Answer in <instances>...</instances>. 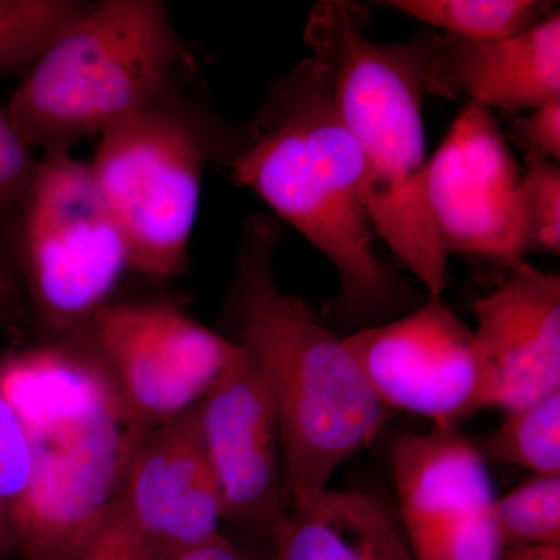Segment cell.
<instances>
[{
  "label": "cell",
  "mask_w": 560,
  "mask_h": 560,
  "mask_svg": "<svg viewBox=\"0 0 560 560\" xmlns=\"http://www.w3.org/2000/svg\"><path fill=\"white\" fill-rule=\"evenodd\" d=\"M246 132L226 164L232 179L334 265L340 291L331 311L350 320L400 311L411 291L375 254L363 161L335 106L326 68L311 57L276 80Z\"/></svg>",
  "instance_id": "cell-1"
},
{
  "label": "cell",
  "mask_w": 560,
  "mask_h": 560,
  "mask_svg": "<svg viewBox=\"0 0 560 560\" xmlns=\"http://www.w3.org/2000/svg\"><path fill=\"white\" fill-rule=\"evenodd\" d=\"M279 221L249 217L226 304L232 340L259 364L278 415L290 501L326 489L345 460L372 444L389 411L359 363L307 302L275 276Z\"/></svg>",
  "instance_id": "cell-2"
},
{
  "label": "cell",
  "mask_w": 560,
  "mask_h": 560,
  "mask_svg": "<svg viewBox=\"0 0 560 560\" xmlns=\"http://www.w3.org/2000/svg\"><path fill=\"white\" fill-rule=\"evenodd\" d=\"M370 13L349 0H324L305 25V44L329 73L335 106L364 167V208L372 230L422 283L429 298L448 287L425 205L423 98L438 33L408 43H375Z\"/></svg>",
  "instance_id": "cell-3"
},
{
  "label": "cell",
  "mask_w": 560,
  "mask_h": 560,
  "mask_svg": "<svg viewBox=\"0 0 560 560\" xmlns=\"http://www.w3.org/2000/svg\"><path fill=\"white\" fill-rule=\"evenodd\" d=\"M180 40L160 0H106L25 70L3 110L33 150L70 153L167 90Z\"/></svg>",
  "instance_id": "cell-4"
},
{
  "label": "cell",
  "mask_w": 560,
  "mask_h": 560,
  "mask_svg": "<svg viewBox=\"0 0 560 560\" xmlns=\"http://www.w3.org/2000/svg\"><path fill=\"white\" fill-rule=\"evenodd\" d=\"M246 140L248 132L179 105L167 90L103 132L91 171L127 242L131 270L171 278L186 268L206 164H228Z\"/></svg>",
  "instance_id": "cell-5"
},
{
  "label": "cell",
  "mask_w": 560,
  "mask_h": 560,
  "mask_svg": "<svg viewBox=\"0 0 560 560\" xmlns=\"http://www.w3.org/2000/svg\"><path fill=\"white\" fill-rule=\"evenodd\" d=\"M20 259L39 329L50 341L90 326L109 302L130 254L91 165L46 153L22 201Z\"/></svg>",
  "instance_id": "cell-6"
},
{
  "label": "cell",
  "mask_w": 560,
  "mask_h": 560,
  "mask_svg": "<svg viewBox=\"0 0 560 560\" xmlns=\"http://www.w3.org/2000/svg\"><path fill=\"white\" fill-rule=\"evenodd\" d=\"M145 429L110 418L31 434V486L11 522L21 560H73L119 499Z\"/></svg>",
  "instance_id": "cell-7"
},
{
  "label": "cell",
  "mask_w": 560,
  "mask_h": 560,
  "mask_svg": "<svg viewBox=\"0 0 560 560\" xmlns=\"http://www.w3.org/2000/svg\"><path fill=\"white\" fill-rule=\"evenodd\" d=\"M90 329L132 419L145 430L197 407L241 350L167 301L108 302Z\"/></svg>",
  "instance_id": "cell-8"
},
{
  "label": "cell",
  "mask_w": 560,
  "mask_h": 560,
  "mask_svg": "<svg viewBox=\"0 0 560 560\" xmlns=\"http://www.w3.org/2000/svg\"><path fill=\"white\" fill-rule=\"evenodd\" d=\"M523 172L493 119L469 102L427 161V212L445 256L463 254L506 268L522 249Z\"/></svg>",
  "instance_id": "cell-9"
},
{
  "label": "cell",
  "mask_w": 560,
  "mask_h": 560,
  "mask_svg": "<svg viewBox=\"0 0 560 560\" xmlns=\"http://www.w3.org/2000/svg\"><path fill=\"white\" fill-rule=\"evenodd\" d=\"M475 444L456 429L404 433L390 469L415 560H501L492 480Z\"/></svg>",
  "instance_id": "cell-10"
},
{
  "label": "cell",
  "mask_w": 560,
  "mask_h": 560,
  "mask_svg": "<svg viewBox=\"0 0 560 560\" xmlns=\"http://www.w3.org/2000/svg\"><path fill=\"white\" fill-rule=\"evenodd\" d=\"M386 410L415 412L433 429H456L478 411L480 360L474 330L442 298L404 318L342 338Z\"/></svg>",
  "instance_id": "cell-11"
},
{
  "label": "cell",
  "mask_w": 560,
  "mask_h": 560,
  "mask_svg": "<svg viewBox=\"0 0 560 560\" xmlns=\"http://www.w3.org/2000/svg\"><path fill=\"white\" fill-rule=\"evenodd\" d=\"M198 412L224 521L271 544L290 497L275 400L259 364L243 346L198 404Z\"/></svg>",
  "instance_id": "cell-12"
},
{
  "label": "cell",
  "mask_w": 560,
  "mask_h": 560,
  "mask_svg": "<svg viewBox=\"0 0 560 560\" xmlns=\"http://www.w3.org/2000/svg\"><path fill=\"white\" fill-rule=\"evenodd\" d=\"M474 313L478 411H517L560 389L559 276L518 261Z\"/></svg>",
  "instance_id": "cell-13"
},
{
  "label": "cell",
  "mask_w": 560,
  "mask_h": 560,
  "mask_svg": "<svg viewBox=\"0 0 560 560\" xmlns=\"http://www.w3.org/2000/svg\"><path fill=\"white\" fill-rule=\"evenodd\" d=\"M117 500L154 552L187 550L223 536V497L206 453L198 405L145 431Z\"/></svg>",
  "instance_id": "cell-14"
},
{
  "label": "cell",
  "mask_w": 560,
  "mask_h": 560,
  "mask_svg": "<svg viewBox=\"0 0 560 560\" xmlns=\"http://www.w3.org/2000/svg\"><path fill=\"white\" fill-rule=\"evenodd\" d=\"M427 94L469 95L486 108L517 114L560 101V14L501 39L440 36L427 73Z\"/></svg>",
  "instance_id": "cell-15"
},
{
  "label": "cell",
  "mask_w": 560,
  "mask_h": 560,
  "mask_svg": "<svg viewBox=\"0 0 560 560\" xmlns=\"http://www.w3.org/2000/svg\"><path fill=\"white\" fill-rule=\"evenodd\" d=\"M270 560H415L388 506L360 490L320 489L290 501Z\"/></svg>",
  "instance_id": "cell-16"
},
{
  "label": "cell",
  "mask_w": 560,
  "mask_h": 560,
  "mask_svg": "<svg viewBox=\"0 0 560 560\" xmlns=\"http://www.w3.org/2000/svg\"><path fill=\"white\" fill-rule=\"evenodd\" d=\"M383 5L466 39L510 38L555 11L551 2L539 0H389Z\"/></svg>",
  "instance_id": "cell-17"
},
{
  "label": "cell",
  "mask_w": 560,
  "mask_h": 560,
  "mask_svg": "<svg viewBox=\"0 0 560 560\" xmlns=\"http://www.w3.org/2000/svg\"><path fill=\"white\" fill-rule=\"evenodd\" d=\"M486 464H508L540 477L560 475V389L508 412L501 425L475 444Z\"/></svg>",
  "instance_id": "cell-18"
},
{
  "label": "cell",
  "mask_w": 560,
  "mask_h": 560,
  "mask_svg": "<svg viewBox=\"0 0 560 560\" xmlns=\"http://www.w3.org/2000/svg\"><path fill=\"white\" fill-rule=\"evenodd\" d=\"M90 7L77 0H0V73H24Z\"/></svg>",
  "instance_id": "cell-19"
},
{
  "label": "cell",
  "mask_w": 560,
  "mask_h": 560,
  "mask_svg": "<svg viewBox=\"0 0 560 560\" xmlns=\"http://www.w3.org/2000/svg\"><path fill=\"white\" fill-rule=\"evenodd\" d=\"M506 545L560 547V475H537L493 504Z\"/></svg>",
  "instance_id": "cell-20"
},
{
  "label": "cell",
  "mask_w": 560,
  "mask_h": 560,
  "mask_svg": "<svg viewBox=\"0 0 560 560\" xmlns=\"http://www.w3.org/2000/svg\"><path fill=\"white\" fill-rule=\"evenodd\" d=\"M523 257L560 254V168L558 162L529 161L521 183Z\"/></svg>",
  "instance_id": "cell-21"
},
{
  "label": "cell",
  "mask_w": 560,
  "mask_h": 560,
  "mask_svg": "<svg viewBox=\"0 0 560 560\" xmlns=\"http://www.w3.org/2000/svg\"><path fill=\"white\" fill-rule=\"evenodd\" d=\"M33 451L24 422L0 394V521L9 528L31 486Z\"/></svg>",
  "instance_id": "cell-22"
},
{
  "label": "cell",
  "mask_w": 560,
  "mask_h": 560,
  "mask_svg": "<svg viewBox=\"0 0 560 560\" xmlns=\"http://www.w3.org/2000/svg\"><path fill=\"white\" fill-rule=\"evenodd\" d=\"M154 548L143 536L119 500L73 560H153Z\"/></svg>",
  "instance_id": "cell-23"
},
{
  "label": "cell",
  "mask_w": 560,
  "mask_h": 560,
  "mask_svg": "<svg viewBox=\"0 0 560 560\" xmlns=\"http://www.w3.org/2000/svg\"><path fill=\"white\" fill-rule=\"evenodd\" d=\"M39 161L33 149L0 113V212L21 206L31 190Z\"/></svg>",
  "instance_id": "cell-24"
},
{
  "label": "cell",
  "mask_w": 560,
  "mask_h": 560,
  "mask_svg": "<svg viewBox=\"0 0 560 560\" xmlns=\"http://www.w3.org/2000/svg\"><path fill=\"white\" fill-rule=\"evenodd\" d=\"M511 139L529 161L558 162L560 158V101L545 103L511 125Z\"/></svg>",
  "instance_id": "cell-25"
},
{
  "label": "cell",
  "mask_w": 560,
  "mask_h": 560,
  "mask_svg": "<svg viewBox=\"0 0 560 560\" xmlns=\"http://www.w3.org/2000/svg\"><path fill=\"white\" fill-rule=\"evenodd\" d=\"M153 560H270V558H264V556L238 547L234 541L220 536L219 539L208 541L200 547L154 552Z\"/></svg>",
  "instance_id": "cell-26"
},
{
  "label": "cell",
  "mask_w": 560,
  "mask_h": 560,
  "mask_svg": "<svg viewBox=\"0 0 560 560\" xmlns=\"http://www.w3.org/2000/svg\"><path fill=\"white\" fill-rule=\"evenodd\" d=\"M22 282L14 257L0 232V324L11 318L22 300Z\"/></svg>",
  "instance_id": "cell-27"
},
{
  "label": "cell",
  "mask_w": 560,
  "mask_h": 560,
  "mask_svg": "<svg viewBox=\"0 0 560 560\" xmlns=\"http://www.w3.org/2000/svg\"><path fill=\"white\" fill-rule=\"evenodd\" d=\"M501 560H560V547L506 545Z\"/></svg>",
  "instance_id": "cell-28"
},
{
  "label": "cell",
  "mask_w": 560,
  "mask_h": 560,
  "mask_svg": "<svg viewBox=\"0 0 560 560\" xmlns=\"http://www.w3.org/2000/svg\"><path fill=\"white\" fill-rule=\"evenodd\" d=\"M14 551L13 537H11L9 528L0 521V559Z\"/></svg>",
  "instance_id": "cell-29"
}]
</instances>
